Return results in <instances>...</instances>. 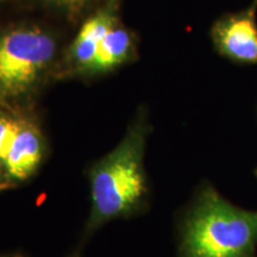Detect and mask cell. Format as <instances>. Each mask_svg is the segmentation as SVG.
I'll return each instance as SVG.
<instances>
[{
    "mask_svg": "<svg viewBox=\"0 0 257 257\" xmlns=\"http://www.w3.org/2000/svg\"><path fill=\"white\" fill-rule=\"evenodd\" d=\"M179 251L180 257H257V211L205 185L182 219Z\"/></svg>",
    "mask_w": 257,
    "mask_h": 257,
    "instance_id": "6da1fadb",
    "label": "cell"
},
{
    "mask_svg": "<svg viewBox=\"0 0 257 257\" xmlns=\"http://www.w3.org/2000/svg\"><path fill=\"white\" fill-rule=\"evenodd\" d=\"M144 134L128 135L91 172V216L87 231H95L108 221L126 216L142 205L148 194L143 166Z\"/></svg>",
    "mask_w": 257,
    "mask_h": 257,
    "instance_id": "7a4b0ae2",
    "label": "cell"
},
{
    "mask_svg": "<svg viewBox=\"0 0 257 257\" xmlns=\"http://www.w3.org/2000/svg\"><path fill=\"white\" fill-rule=\"evenodd\" d=\"M54 53V41L38 30H16L0 37V89L10 95L27 91Z\"/></svg>",
    "mask_w": 257,
    "mask_h": 257,
    "instance_id": "3957f363",
    "label": "cell"
},
{
    "mask_svg": "<svg viewBox=\"0 0 257 257\" xmlns=\"http://www.w3.org/2000/svg\"><path fill=\"white\" fill-rule=\"evenodd\" d=\"M257 3L242 11L220 17L212 27L211 36L221 56L234 63L257 66Z\"/></svg>",
    "mask_w": 257,
    "mask_h": 257,
    "instance_id": "277c9868",
    "label": "cell"
},
{
    "mask_svg": "<svg viewBox=\"0 0 257 257\" xmlns=\"http://www.w3.org/2000/svg\"><path fill=\"white\" fill-rule=\"evenodd\" d=\"M43 156L40 134L35 127L21 125L5 157L4 166L11 179L23 181L34 174Z\"/></svg>",
    "mask_w": 257,
    "mask_h": 257,
    "instance_id": "5b68a950",
    "label": "cell"
},
{
    "mask_svg": "<svg viewBox=\"0 0 257 257\" xmlns=\"http://www.w3.org/2000/svg\"><path fill=\"white\" fill-rule=\"evenodd\" d=\"M113 28V19L107 12H100L86 22L73 44L75 59L83 66L91 67L99 44Z\"/></svg>",
    "mask_w": 257,
    "mask_h": 257,
    "instance_id": "8992f818",
    "label": "cell"
},
{
    "mask_svg": "<svg viewBox=\"0 0 257 257\" xmlns=\"http://www.w3.org/2000/svg\"><path fill=\"white\" fill-rule=\"evenodd\" d=\"M130 49V36L123 29L113 28L104 37L96 50L92 68L107 69L123 62Z\"/></svg>",
    "mask_w": 257,
    "mask_h": 257,
    "instance_id": "52a82bcc",
    "label": "cell"
},
{
    "mask_svg": "<svg viewBox=\"0 0 257 257\" xmlns=\"http://www.w3.org/2000/svg\"><path fill=\"white\" fill-rule=\"evenodd\" d=\"M19 126L21 125L16 123L15 120L0 117V162L4 163L5 157L14 142L16 134L18 133Z\"/></svg>",
    "mask_w": 257,
    "mask_h": 257,
    "instance_id": "ba28073f",
    "label": "cell"
},
{
    "mask_svg": "<svg viewBox=\"0 0 257 257\" xmlns=\"http://www.w3.org/2000/svg\"><path fill=\"white\" fill-rule=\"evenodd\" d=\"M62 2H68V3H78V2H81V0H62Z\"/></svg>",
    "mask_w": 257,
    "mask_h": 257,
    "instance_id": "9c48e42d",
    "label": "cell"
},
{
    "mask_svg": "<svg viewBox=\"0 0 257 257\" xmlns=\"http://www.w3.org/2000/svg\"><path fill=\"white\" fill-rule=\"evenodd\" d=\"M255 175H256V178H257V169L255 170Z\"/></svg>",
    "mask_w": 257,
    "mask_h": 257,
    "instance_id": "30bf717a",
    "label": "cell"
},
{
    "mask_svg": "<svg viewBox=\"0 0 257 257\" xmlns=\"http://www.w3.org/2000/svg\"><path fill=\"white\" fill-rule=\"evenodd\" d=\"M253 2H256V3H257V0H253Z\"/></svg>",
    "mask_w": 257,
    "mask_h": 257,
    "instance_id": "8fae6325",
    "label": "cell"
}]
</instances>
